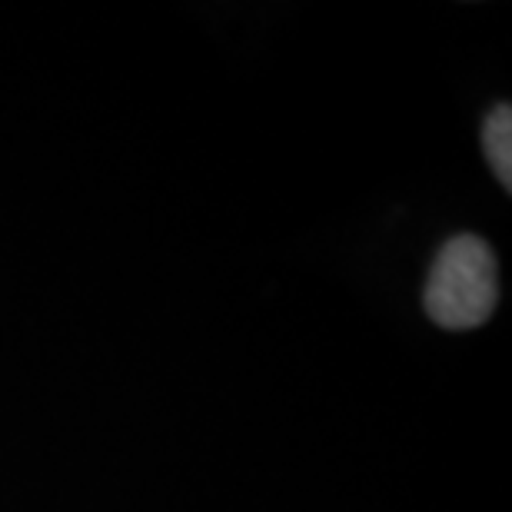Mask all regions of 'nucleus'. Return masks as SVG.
<instances>
[{
  "instance_id": "f257e3e1",
  "label": "nucleus",
  "mask_w": 512,
  "mask_h": 512,
  "mask_svg": "<svg viewBox=\"0 0 512 512\" xmlns=\"http://www.w3.org/2000/svg\"><path fill=\"white\" fill-rule=\"evenodd\" d=\"M499 303L496 253L483 237L459 233L446 240L429 270L423 306L429 320L443 330H476L493 316Z\"/></svg>"
},
{
  "instance_id": "f03ea898",
  "label": "nucleus",
  "mask_w": 512,
  "mask_h": 512,
  "mask_svg": "<svg viewBox=\"0 0 512 512\" xmlns=\"http://www.w3.org/2000/svg\"><path fill=\"white\" fill-rule=\"evenodd\" d=\"M483 150L496 180L509 190L512 187V107L509 104L489 110L483 127Z\"/></svg>"
}]
</instances>
